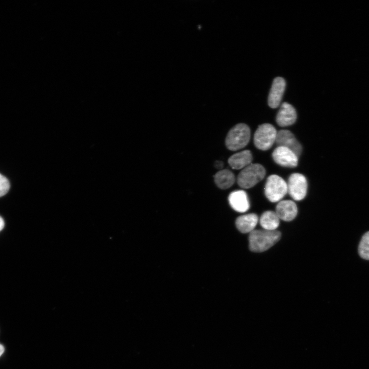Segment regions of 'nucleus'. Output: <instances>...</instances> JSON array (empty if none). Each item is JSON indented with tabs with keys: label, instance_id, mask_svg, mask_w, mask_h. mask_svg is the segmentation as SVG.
I'll return each instance as SVG.
<instances>
[{
	"label": "nucleus",
	"instance_id": "f257e3e1",
	"mask_svg": "<svg viewBox=\"0 0 369 369\" xmlns=\"http://www.w3.org/2000/svg\"><path fill=\"white\" fill-rule=\"evenodd\" d=\"M281 238L280 232L266 230H254L250 233L249 243L250 250L256 253L266 251Z\"/></svg>",
	"mask_w": 369,
	"mask_h": 369
},
{
	"label": "nucleus",
	"instance_id": "f03ea898",
	"mask_svg": "<svg viewBox=\"0 0 369 369\" xmlns=\"http://www.w3.org/2000/svg\"><path fill=\"white\" fill-rule=\"evenodd\" d=\"M251 137L249 127L243 123L237 124L228 132L225 138V145L231 151L242 149L249 143Z\"/></svg>",
	"mask_w": 369,
	"mask_h": 369
},
{
	"label": "nucleus",
	"instance_id": "7ed1b4c3",
	"mask_svg": "<svg viewBox=\"0 0 369 369\" xmlns=\"http://www.w3.org/2000/svg\"><path fill=\"white\" fill-rule=\"evenodd\" d=\"M265 173V170L261 165L252 163L239 173L237 178V183L243 189L252 188L263 179Z\"/></svg>",
	"mask_w": 369,
	"mask_h": 369
},
{
	"label": "nucleus",
	"instance_id": "20e7f679",
	"mask_svg": "<svg viewBox=\"0 0 369 369\" xmlns=\"http://www.w3.org/2000/svg\"><path fill=\"white\" fill-rule=\"evenodd\" d=\"M287 192V183L282 178L275 174L268 177L265 184L264 194L269 201L279 202Z\"/></svg>",
	"mask_w": 369,
	"mask_h": 369
},
{
	"label": "nucleus",
	"instance_id": "39448f33",
	"mask_svg": "<svg viewBox=\"0 0 369 369\" xmlns=\"http://www.w3.org/2000/svg\"><path fill=\"white\" fill-rule=\"evenodd\" d=\"M277 131L271 124L265 123L258 126L254 135V144L261 150L270 149L275 142Z\"/></svg>",
	"mask_w": 369,
	"mask_h": 369
},
{
	"label": "nucleus",
	"instance_id": "423d86ee",
	"mask_svg": "<svg viewBox=\"0 0 369 369\" xmlns=\"http://www.w3.org/2000/svg\"><path fill=\"white\" fill-rule=\"evenodd\" d=\"M288 192L295 200H302L306 196L308 183L305 177L298 173H293L289 178Z\"/></svg>",
	"mask_w": 369,
	"mask_h": 369
},
{
	"label": "nucleus",
	"instance_id": "0eeeda50",
	"mask_svg": "<svg viewBox=\"0 0 369 369\" xmlns=\"http://www.w3.org/2000/svg\"><path fill=\"white\" fill-rule=\"evenodd\" d=\"M272 157L276 163L282 167L294 168L298 165V157L284 147L277 146L272 153Z\"/></svg>",
	"mask_w": 369,
	"mask_h": 369
},
{
	"label": "nucleus",
	"instance_id": "6e6552de",
	"mask_svg": "<svg viewBox=\"0 0 369 369\" xmlns=\"http://www.w3.org/2000/svg\"><path fill=\"white\" fill-rule=\"evenodd\" d=\"M275 142L278 146L289 148L299 157L302 151L301 144L296 139L294 134L288 130L277 131Z\"/></svg>",
	"mask_w": 369,
	"mask_h": 369
},
{
	"label": "nucleus",
	"instance_id": "1a4fd4ad",
	"mask_svg": "<svg viewBox=\"0 0 369 369\" xmlns=\"http://www.w3.org/2000/svg\"><path fill=\"white\" fill-rule=\"evenodd\" d=\"M285 81L281 77L274 78L268 96V105L271 108H277L281 101L285 88Z\"/></svg>",
	"mask_w": 369,
	"mask_h": 369
},
{
	"label": "nucleus",
	"instance_id": "9d476101",
	"mask_svg": "<svg viewBox=\"0 0 369 369\" xmlns=\"http://www.w3.org/2000/svg\"><path fill=\"white\" fill-rule=\"evenodd\" d=\"M297 119L295 108L290 104L282 103L277 114L276 121L280 127H287L294 124Z\"/></svg>",
	"mask_w": 369,
	"mask_h": 369
},
{
	"label": "nucleus",
	"instance_id": "9b49d317",
	"mask_svg": "<svg viewBox=\"0 0 369 369\" xmlns=\"http://www.w3.org/2000/svg\"><path fill=\"white\" fill-rule=\"evenodd\" d=\"M230 205L235 211L244 213L250 208V202L247 193L243 190L232 192L228 197Z\"/></svg>",
	"mask_w": 369,
	"mask_h": 369
},
{
	"label": "nucleus",
	"instance_id": "f8f14e48",
	"mask_svg": "<svg viewBox=\"0 0 369 369\" xmlns=\"http://www.w3.org/2000/svg\"><path fill=\"white\" fill-rule=\"evenodd\" d=\"M298 212L296 204L292 200L280 201L276 207L275 213L280 219L285 221L293 220Z\"/></svg>",
	"mask_w": 369,
	"mask_h": 369
},
{
	"label": "nucleus",
	"instance_id": "ddd939ff",
	"mask_svg": "<svg viewBox=\"0 0 369 369\" xmlns=\"http://www.w3.org/2000/svg\"><path fill=\"white\" fill-rule=\"evenodd\" d=\"M253 156L250 150H245L231 155L228 159L230 166L233 169H243L251 163Z\"/></svg>",
	"mask_w": 369,
	"mask_h": 369
},
{
	"label": "nucleus",
	"instance_id": "4468645a",
	"mask_svg": "<svg viewBox=\"0 0 369 369\" xmlns=\"http://www.w3.org/2000/svg\"><path fill=\"white\" fill-rule=\"evenodd\" d=\"M258 221V217L255 213H250L239 216L235 224L237 229L242 233H251L254 230Z\"/></svg>",
	"mask_w": 369,
	"mask_h": 369
},
{
	"label": "nucleus",
	"instance_id": "2eb2a0df",
	"mask_svg": "<svg viewBox=\"0 0 369 369\" xmlns=\"http://www.w3.org/2000/svg\"><path fill=\"white\" fill-rule=\"evenodd\" d=\"M216 186L221 189H227L234 183L235 177L232 171L228 169L221 170L214 175Z\"/></svg>",
	"mask_w": 369,
	"mask_h": 369
},
{
	"label": "nucleus",
	"instance_id": "dca6fc26",
	"mask_svg": "<svg viewBox=\"0 0 369 369\" xmlns=\"http://www.w3.org/2000/svg\"><path fill=\"white\" fill-rule=\"evenodd\" d=\"M280 219L276 213L272 211H267L262 213L259 222L261 227L269 231H275L279 227Z\"/></svg>",
	"mask_w": 369,
	"mask_h": 369
},
{
	"label": "nucleus",
	"instance_id": "f3484780",
	"mask_svg": "<svg viewBox=\"0 0 369 369\" xmlns=\"http://www.w3.org/2000/svg\"><path fill=\"white\" fill-rule=\"evenodd\" d=\"M360 256L365 260H369V231L362 236L358 247Z\"/></svg>",
	"mask_w": 369,
	"mask_h": 369
},
{
	"label": "nucleus",
	"instance_id": "a211bd4d",
	"mask_svg": "<svg viewBox=\"0 0 369 369\" xmlns=\"http://www.w3.org/2000/svg\"><path fill=\"white\" fill-rule=\"evenodd\" d=\"M10 189V183L8 179L0 174V197L5 195Z\"/></svg>",
	"mask_w": 369,
	"mask_h": 369
},
{
	"label": "nucleus",
	"instance_id": "6ab92c4d",
	"mask_svg": "<svg viewBox=\"0 0 369 369\" xmlns=\"http://www.w3.org/2000/svg\"><path fill=\"white\" fill-rule=\"evenodd\" d=\"M223 166V163L221 161L216 160L214 162V167L216 169H221Z\"/></svg>",
	"mask_w": 369,
	"mask_h": 369
},
{
	"label": "nucleus",
	"instance_id": "aec40b11",
	"mask_svg": "<svg viewBox=\"0 0 369 369\" xmlns=\"http://www.w3.org/2000/svg\"><path fill=\"white\" fill-rule=\"evenodd\" d=\"M4 224V221L2 217L0 216V231L3 229Z\"/></svg>",
	"mask_w": 369,
	"mask_h": 369
},
{
	"label": "nucleus",
	"instance_id": "412c9836",
	"mask_svg": "<svg viewBox=\"0 0 369 369\" xmlns=\"http://www.w3.org/2000/svg\"><path fill=\"white\" fill-rule=\"evenodd\" d=\"M4 352V347L3 346V345L0 344V357L3 354Z\"/></svg>",
	"mask_w": 369,
	"mask_h": 369
}]
</instances>
